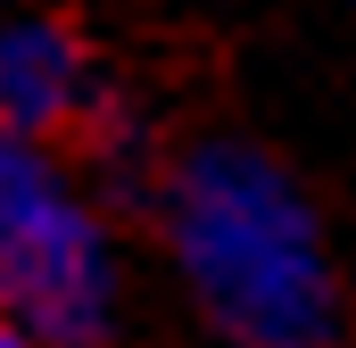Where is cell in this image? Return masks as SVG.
Segmentation results:
<instances>
[{
  "label": "cell",
  "instance_id": "cell-1",
  "mask_svg": "<svg viewBox=\"0 0 356 348\" xmlns=\"http://www.w3.org/2000/svg\"><path fill=\"white\" fill-rule=\"evenodd\" d=\"M175 258L216 332L241 348H332L340 340V282L298 182L266 150L199 141L175 166Z\"/></svg>",
  "mask_w": 356,
  "mask_h": 348
},
{
  "label": "cell",
  "instance_id": "cell-2",
  "mask_svg": "<svg viewBox=\"0 0 356 348\" xmlns=\"http://www.w3.org/2000/svg\"><path fill=\"white\" fill-rule=\"evenodd\" d=\"M108 249L58 158L0 133V307L50 348H99L108 332Z\"/></svg>",
  "mask_w": 356,
  "mask_h": 348
},
{
  "label": "cell",
  "instance_id": "cell-3",
  "mask_svg": "<svg viewBox=\"0 0 356 348\" xmlns=\"http://www.w3.org/2000/svg\"><path fill=\"white\" fill-rule=\"evenodd\" d=\"M83 116V50L67 42V25H8L0 33V133H58Z\"/></svg>",
  "mask_w": 356,
  "mask_h": 348
},
{
  "label": "cell",
  "instance_id": "cell-4",
  "mask_svg": "<svg viewBox=\"0 0 356 348\" xmlns=\"http://www.w3.org/2000/svg\"><path fill=\"white\" fill-rule=\"evenodd\" d=\"M0 348H33V340H25V332H17V324H0Z\"/></svg>",
  "mask_w": 356,
  "mask_h": 348
}]
</instances>
